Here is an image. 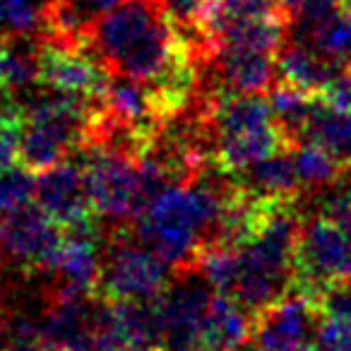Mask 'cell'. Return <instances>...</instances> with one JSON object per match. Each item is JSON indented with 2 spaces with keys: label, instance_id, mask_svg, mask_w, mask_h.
Wrapping results in <instances>:
<instances>
[{
  "label": "cell",
  "instance_id": "1",
  "mask_svg": "<svg viewBox=\"0 0 351 351\" xmlns=\"http://www.w3.org/2000/svg\"><path fill=\"white\" fill-rule=\"evenodd\" d=\"M87 49L111 73L152 84L181 58L195 53L164 0H123L92 27Z\"/></svg>",
  "mask_w": 351,
  "mask_h": 351
},
{
  "label": "cell",
  "instance_id": "5",
  "mask_svg": "<svg viewBox=\"0 0 351 351\" xmlns=\"http://www.w3.org/2000/svg\"><path fill=\"white\" fill-rule=\"evenodd\" d=\"M335 279H351V236L320 215L301 224L289 289L311 301L322 284Z\"/></svg>",
  "mask_w": 351,
  "mask_h": 351
},
{
  "label": "cell",
  "instance_id": "8",
  "mask_svg": "<svg viewBox=\"0 0 351 351\" xmlns=\"http://www.w3.org/2000/svg\"><path fill=\"white\" fill-rule=\"evenodd\" d=\"M65 231L39 205L0 217V250L36 272H53Z\"/></svg>",
  "mask_w": 351,
  "mask_h": 351
},
{
  "label": "cell",
  "instance_id": "29",
  "mask_svg": "<svg viewBox=\"0 0 351 351\" xmlns=\"http://www.w3.org/2000/svg\"><path fill=\"white\" fill-rule=\"evenodd\" d=\"M195 351H205V349H195Z\"/></svg>",
  "mask_w": 351,
  "mask_h": 351
},
{
  "label": "cell",
  "instance_id": "6",
  "mask_svg": "<svg viewBox=\"0 0 351 351\" xmlns=\"http://www.w3.org/2000/svg\"><path fill=\"white\" fill-rule=\"evenodd\" d=\"M169 263L140 245V241L132 243L125 231H116L104 255L99 296L106 301H154L169 287Z\"/></svg>",
  "mask_w": 351,
  "mask_h": 351
},
{
  "label": "cell",
  "instance_id": "28",
  "mask_svg": "<svg viewBox=\"0 0 351 351\" xmlns=\"http://www.w3.org/2000/svg\"><path fill=\"white\" fill-rule=\"evenodd\" d=\"M234 351H260V349L255 344H248V341H245V344H241L239 349H234Z\"/></svg>",
  "mask_w": 351,
  "mask_h": 351
},
{
  "label": "cell",
  "instance_id": "24",
  "mask_svg": "<svg viewBox=\"0 0 351 351\" xmlns=\"http://www.w3.org/2000/svg\"><path fill=\"white\" fill-rule=\"evenodd\" d=\"M22 130H25V108L0 123V171L20 161Z\"/></svg>",
  "mask_w": 351,
  "mask_h": 351
},
{
  "label": "cell",
  "instance_id": "9",
  "mask_svg": "<svg viewBox=\"0 0 351 351\" xmlns=\"http://www.w3.org/2000/svg\"><path fill=\"white\" fill-rule=\"evenodd\" d=\"M36 65H39V82L53 92L104 99L111 84V70L97 56L77 46L44 41L36 49Z\"/></svg>",
  "mask_w": 351,
  "mask_h": 351
},
{
  "label": "cell",
  "instance_id": "17",
  "mask_svg": "<svg viewBox=\"0 0 351 351\" xmlns=\"http://www.w3.org/2000/svg\"><path fill=\"white\" fill-rule=\"evenodd\" d=\"M301 140L315 142L344 169H351V111H339L317 101L303 128Z\"/></svg>",
  "mask_w": 351,
  "mask_h": 351
},
{
  "label": "cell",
  "instance_id": "7",
  "mask_svg": "<svg viewBox=\"0 0 351 351\" xmlns=\"http://www.w3.org/2000/svg\"><path fill=\"white\" fill-rule=\"evenodd\" d=\"M210 289L195 265L176 269V279L156 298L164 330V351L200 349L202 322L212 303Z\"/></svg>",
  "mask_w": 351,
  "mask_h": 351
},
{
  "label": "cell",
  "instance_id": "23",
  "mask_svg": "<svg viewBox=\"0 0 351 351\" xmlns=\"http://www.w3.org/2000/svg\"><path fill=\"white\" fill-rule=\"evenodd\" d=\"M320 322L311 337V351H351V325L337 317L317 315Z\"/></svg>",
  "mask_w": 351,
  "mask_h": 351
},
{
  "label": "cell",
  "instance_id": "18",
  "mask_svg": "<svg viewBox=\"0 0 351 351\" xmlns=\"http://www.w3.org/2000/svg\"><path fill=\"white\" fill-rule=\"evenodd\" d=\"M267 101L284 130L296 140H301L303 128H306L308 118H311L313 108L317 104L315 94L303 92V89L293 87L289 82H277L267 89Z\"/></svg>",
  "mask_w": 351,
  "mask_h": 351
},
{
  "label": "cell",
  "instance_id": "15",
  "mask_svg": "<svg viewBox=\"0 0 351 351\" xmlns=\"http://www.w3.org/2000/svg\"><path fill=\"white\" fill-rule=\"evenodd\" d=\"M243 173H245V178L241 186L258 197L296 202L298 193H301V188H303L301 178H298V173H296L293 147L258 161V164H253L250 169H245Z\"/></svg>",
  "mask_w": 351,
  "mask_h": 351
},
{
  "label": "cell",
  "instance_id": "27",
  "mask_svg": "<svg viewBox=\"0 0 351 351\" xmlns=\"http://www.w3.org/2000/svg\"><path fill=\"white\" fill-rule=\"evenodd\" d=\"M20 111H22V108L15 106V104H3V101H0V123L5 121V118L15 116V113H20Z\"/></svg>",
  "mask_w": 351,
  "mask_h": 351
},
{
  "label": "cell",
  "instance_id": "14",
  "mask_svg": "<svg viewBox=\"0 0 351 351\" xmlns=\"http://www.w3.org/2000/svg\"><path fill=\"white\" fill-rule=\"evenodd\" d=\"M250 332H253V315L248 308L239 298L215 293L202 322L200 349L234 351L250 339Z\"/></svg>",
  "mask_w": 351,
  "mask_h": 351
},
{
  "label": "cell",
  "instance_id": "2",
  "mask_svg": "<svg viewBox=\"0 0 351 351\" xmlns=\"http://www.w3.org/2000/svg\"><path fill=\"white\" fill-rule=\"evenodd\" d=\"M226 191L197 178L166 188L135 219V236L171 267L195 265V255L217 231Z\"/></svg>",
  "mask_w": 351,
  "mask_h": 351
},
{
  "label": "cell",
  "instance_id": "16",
  "mask_svg": "<svg viewBox=\"0 0 351 351\" xmlns=\"http://www.w3.org/2000/svg\"><path fill=\"white\" fill-rule=\"evenodd\" d=\"M339 65L344 63H335L311 44L284 46L277 53V73L282 82H289L303 92L315 94V97L330 82L332 75L339 70Z\"/></svg>",
  "mask_w": 351,
  "mask_h": 351
},
{
  "label": "cell",
  "instance_id": "13",
  "mask_svg": "<svg viewBox=\"0 0 351 351\" xmlns=\"http://www.w3.org/2000/svg\"><path fill=\"white\" fill-rule=\"evenodd\" d=\"M224 92L265 94L277 75V53L253 49H217L210 53Z\"/></svg>",
  "mask_w": 351,
  "mask_h": 351
},
{
  "label": "cell",
  "instance_id": "20",
  "mask_svg": "<svg viewBox=\"0 0 351 351\" xmlns=\"http://www.w3.org/2000/svg\"><path fill=\"white\" fill-rule=\"evenodd\" d=\"M36 197V173L27 166H10L0 171V217L12 215L32 205Z\"/></svg>",
  "mask_w": 351,
  "mask_h": 351
},
{
  "label": "cell",
  "instance_id": "25",
  "mask_svg": "<svg viewBox=\"0 0 351 351\" xmlns=\"http://www.w3.org/2000/svg\"><path fill=\"white\" fill-rule=\"evenodd\" d=\"M164 3H166L169 15L173 17L178 25H191L195 12L200 10V5L205 0H164Z\"/></svg>",
  "mask_w": 351,
  "mask_h": 351
},
{
  "label": "cell",
  "instance_id": "21",
  "mask_svg": "<svg viewBox=\"0 0 351 351\" xmlns=\"http://www.w3.org/2000/svg\"><path fill=\"white\" fill-rule=\"evenodd\" d=\"M41 27L36 0H0V34L29 36Z\"/></svg>",
  "mask_w": 351,
  "mask_h": 351
},
{
  "label": "cell",
  "instance_id": "4",
  "mask_svg": "<svg viewBox=\"0 0 351 351\" xmlns=\"http://www.w3.org/2000/svg\"><path fill=\"white\" fill-rule=\"evenodd\" d=\"M84 186L97 217L111 221L137 219L142 205L140 159L108 145L82 147Z\"/></svg>",
  "mask_w": 351,
  "mask_h": 351
},
{
  "label": "cell",
  "instance_id": "19",
  "mask_svg": "<svg viewBox=\"0 0 351 351\" xmlns=\"http://www.w3.org/2000/svg\"><path fill=\"white\" fill-rule=\"evenodd\" d=\"M293 161H296V173L303 188L335 186L346 171L335 156L308 140H298V145L293 147Z\"/></svg>",
  "mask_w": 351,
  "mask_h": 351
},
{
  "label": "cell",
  "instance_id": "10",
  "mask_svg": "<svg viewBox=\"0 0 351 351\" xmlns=\"http://www.w3.org/2000/svg\"><path fill=\"white\" fill-rule=\"evenodd\" d=\"M253 315L250 339L260 351H306L313 337V303L303 293L289 289Z\"/></svg>",
  "mask_w": 351,
  "mask_h": 351
},
{
  "label": "cell",
  "instance_id": "12",
  "mask_svg": "<svg viewBox=\"0 0 351 351\" xmlns=\"http://www.w3.org/2000/svg\"><path fill=\"white\" fill-rule=\"evenodd\" d=\"M284 12L287 8L282 5V0H205L193 17L191 27L202 39V51L207 56L229 32Z\"/></svg>",
  "mask_w": 351,
  "mask_h": 351
},
{
  "label": "cell",
  "instance_id": "22",
  "mask_svg": "<svg viewBox=\"0 0 351 351\" xmlns=\"http://www.w3.org/2000/svg\"><path fill=\"white\" fill-rule=\"evenodd\" d=\"M317 315L337 317L351 325V279H335L322 284L311 298Z\"/></svg>",
  "mask_w": 351,
  "mask_h": 351
},
{
  "label": "cell",
  "instance_id": "11",
  "mask_svg": "<svg viewBox=\"0 0 351 351\" xmlns=\"http://www.w3.org/2000/svg\"><path fill=\"white\" fill-rule=\"evenodd\" d=\"M36 205L63 231L97 224V215L84 186L82 164L73 159L58 161L51 169L36 173Z\"/></svg>",
  "mask_w": 351,
  "mask_h": 351
},
{
  "label": "cell",
  "instance_id": "3",
  "mask_svg": "<svg viewBox=\"0 0 351 351\" xmlns=\"http://www.w3.org/2000/svg\"><path fill=\"white\" fill-rule=\"evenodd\" d=\"M202 123L212 135V161L226 173H243L258 161L298 145L274 118L263 94L215 92L205 104Z\"/></svg>",
  "mask_w": 351,
  "mask_h": 351
},
{
  "label": "cell",
  "instance_id": "26",
  "mask_svg": "<svg viewBox=\"0 0 351 351\" xmlns=\"http://www.w3.org/2000/svg\"><path fill=\"white\" fill-rule=\"evenodd\" d=\"M5 49H8V39L0 36V94L8 92V80H5Z\"/></svg>",
  "mask_w": 351,
  "mask_h": 351
}]
</instances>
